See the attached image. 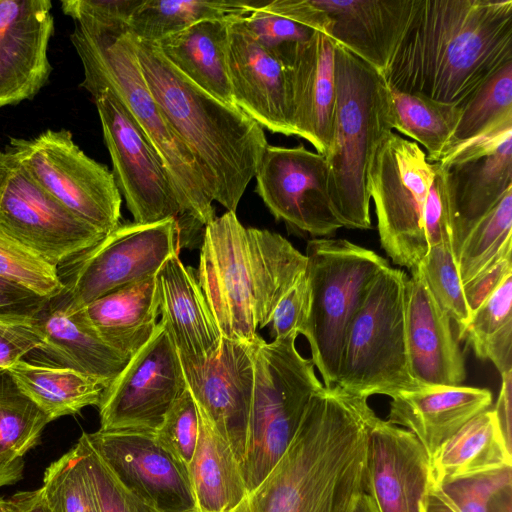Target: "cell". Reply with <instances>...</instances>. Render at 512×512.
I'll list each match as a JSON object with an SVG mask.
<instances>
[{"mask_svg": "<svg viewBox=\"0 0 512 512\" xmlns=\"http://www.w3.org/2000/svg\"><path fill=\"white\" fill-rule=\"evenodd\" d=\"M378 418L368 398L323 386L286 452L233 512H353L368 492Z\"/></svg>", "mask_w": 512, "mask_h": 512, "instance_id": "1", "label": "cell"}, {"mask_svg": "<svg viewBox=\"0 0 512 512\" xmlns=\"http://www.w3.org/2000/svg\"><path fill=\"white\" fill-rule=\"evenodd\" d=\"M512 62V0H414L382 74L388 87L460 107Z\"/></svg>", "mask_w": 512, "mask_h": 512, "instance_id": "2", "label": "cell"}, {"mask_svg": "<svg viewBox=\"0 0 512 512\" xmlns=\"http://www.w3.org/2000/svg\"><path fill=\"white\" fill-rule=\"evenodd\" d=\"M307 259L286 238L246 228L227 211L204 227L197 279L222 338L251 341L268 326Z\"/></svg>", "mask_w": 512, "mask_h": 512, "instance_id": "3", "label": "cell"}, {"mask_svg": "<svg viewBox=\"0 0 512 512\" xmlns=\"http://www.w3.org/2000/svg\"><path fill=\"white\" fill-rule=\"evenodd\" d=\"M131 39L150 92L197 162L211 198L236 212L268 145L263 128L192 83L156 43Z\"/></svg>", "mask_w": 512, "mask_h": 512, "instance_id": "4", "label": "cell"}, {"mask_svg": "<svg viewBox=\"0 0 512 512\" xmlns=\"http://www.w3.org/2000/svg\"><path fill=\"white\" fill-rule=\"evenodd\" d=\"M334 72L332 140L324 155L330 203L342 227L369 229V170L392 132L389 90L381 74L337 43Z\"/></svg>", "mask_w": 512, "mask_h": 512, "instance_id": "5", "label": "cell"}, {"mask_svg": "<svg viewBox=\"0 0 512 512\" xmlns=\"http://www.w3.org/2000/svg\"><path fill=\"white\" fill-rule=\"evenodd\" d=\"M70 38L83 66L80 86L92 96L107 89L120 101L163 162L185 216L205 227L216 217L214 201L197 162L150 92L131 36L75 25Z\"/></svg>", "mask_w": 512, "mask_h": 512, "instance_id": "6", "label": "cell"}, {"mask_svg": "<svg viewBox=\"0 0 512 512\" xmlns=\"http://www.w3.org/2000/svg\"><path fill=\"white\" fill-rule=\"evenodd\" d=\"M298 335L253 339L254 387L241 473L252 492L291 444L312 397L323 387L311 359L296 348Z\"/></svg>", "mask_w": 512, "mask_h": 512, "instance_id": "7", "label": "cell"}, {"mask_svg": "<svg viewBox=\"0 0 512 512\" xmlns=\"http://www.w3.org/2000/svg\"><path fill=\"white\" fill-rule=\"evenodd\" d=\"M402 269L388 266L373 281L345 336L335 386L369 398L419 388L406 339V283Z\"/></svg>", "mask_w": 512, "mask_h": 512, "instance_id": "8", "label": "cell"}, {"mask_svg": "<svg viewBox=\"0 0 512 512\" xmlns=\"http://www.w3.org/2000/svg\"><path fill=\"white\" fill-rule=\"evenodd\" d=\"M310 312L305 338L326 388L335 386L347 329L375 278L389 265L373 250L346 239L307 243Z\"/></svg>", "mask_w": 512, "mask_h": 512, "instance_id": "9", "label": "cell"}, {"mask_svg": "<svg viewBox=\"0 0 512 512\" xmlns=\"http://www.w3.org/2000/svg\"><path fill=\"white\" fill-rule=\"evenodd\" d=\"M179 235L176 219L119 224L57 267L62 291L49 305L73 313L112 291L155 276L178 253Z\"/></svg>", "mask_w": 512, "mask_h": 512, "instance_id": "10", "label": "cell"}, {"mask_svg": "<svg viewBox=\"0 0 512 512\" xmlns=\"http://www.w3.org/2000/svg\"><path fill=\"white\" fill-rule=\"evenodd\" d=\"M435 173V163L413 141L393 131L379 145L369 170L382 248L396 265L417 267L429 246L424 209Z\"/></svg>", "mask_w": 512, "mask_h": 512, "instance_id": "11", "label": "cell"}, {"mask_svg": "<svg viewBox=\"0 0 512 512\" xmlns=\"http://www.w3.org/2000/svg\"><path fill=\"white\" fill-rule=\"evenodd\" d=\"M8 149L34 180L71 213L104 234L120 224L121 193L112 171L86 155L65 129H48Z\"/></svg>", "mask_w": 512, "mask_h": 512, "instance_id": "12", "label": "cell"}, {"mask_svg": "<svg viewBox=\"0 0 512 512\" xmlns=\"http://www.w3.org/2000/svg\"><path fill=\"white\" fill-rule=\"evenodd\" d=\"M0 229L56 268L106 235L61 205L6 148L0 151Z\"/></svg>", "mask_w": 512, "mask_h": 512, "instance_id": "13", "label": "cell"}, {"mask_svg": "<svg viewBox=\"0 0 512 512\" xmlns=\"http://www.w3.org/2000/svg\"><path fill=\"white\" fill-rule=\"evenodd\" d=\"M176 346L162 321L119 375L103 390L101 430L155 432L186 390Z\"/></svg>", "mask_w": 512, "mask_h": 512, "instance_id": "14", "label": "cell"}, {"mask_svg": "<svg viewBox=\"0 0 512 512\" xmlns=\"http://www.w3.org/2000/svg\"><path fill=\"white\" fill-rule=\"evenodd\" d=\"M93 98L112 173L133 222L178 221L185 216L163 162L126 108L107 89Z\"/></svg>", "mask_w": 512, "mask_h": 512, "instance_id": "15", "label": "cell"}, {"mask_svg": "<svg viewBox=\"0 0 512 512\" xmlns=\"http://www.w3.org/2000/svg\"><path fill=\"white\" fill-rule=\"evenodd\" d=\"M255 178V191L275 219L312 236H327L342 228L330 203L324 155L303 145L268 144Z\"/></svg>", "mask_w": 512, "mask_h": 512, "instance_id": "16", "label": "cell"}, {"mask_svg": "<svg viewBox=\"0 0 512 512\" xmlns=\"http://www.w3.org/2000/svg\"><path fill=\"white\" fill-rule=\"evenodd\" d=\"M449 176L452 248L512 189V127L497 123L453 145L438 161Z\"/></svg>", "mask_w": 512, "mask_h": 512, "instance_id": "17", "label": "cell"}, {"mask_svg": "<svg viewBox=\"0 0 512 512\" xmlns=\"http://www.w3.org/2000/svg\"><path fill=\"white\" fill-rule=\"evenodd\" d=\"M155 432H83L117 480L158 512L197 510L187 465L162 447Z\"/></svg>", "mask_w": 512, "mask_h": 512, "instance_id": "18", "label": "cell"}, {"mask_svg": "<svg viewBox=\"0 0 512 512\" xmlns=\"http://www.w3.org/2000/svg\"><path fill=\"white\" fill-rule=\"evenodd\" d=\"M254 339V338H253ZM253 339L222 338L209 359L180 358L188 390L241 465L254 387Z\"/></svg>", "mask_w": 512, "mask_h": 512, "instance_id": "19", "label": "cell"}, {"mask_svg": "<svg viewBox=\"0 0 512 512\" xmlns=\"http://www.w3.org/2000/svg\"><path fill=\"white\" fill-rule=\"evenodd\" d=\"M51 9L49 0H0V108L32 99L47 84Z\"/></svg>", "mask_w": 512, "mask_h": 512, "instance_id": "20", "label": "cell"}, {"mask_svg": "<svg viewBox=\"0 0 512 512\" xmlns=\"http://www.w3.org/2000/svg\"><path fill=\"white\" fill-rule=\"evenodd\" d=\"M237 17L229 23L228 71L235 105L262 128L295 136L282 64Z\"/></svg>", "mask_w": 512, "mask_h": 512, "instance_id": "21", "label": "cell"}, {"mask_svg": "<svg viewBox=\"0 0 512 512\" xmlns=\"http://www.w3.org/2000/svg\"><path fill=\"white\" fill-rule=\"evenodd\" d=\"M335 42L315 31L284 67L294 135L325 155L331 145L336 100Z\"/></svg>", "mask_w": 512, "mask_h": 512, "instance_id": "22", "label": "cell"}, {"mask_svg": "<svg viewBox=\"0 0 512 512\" xmlns=\"http://www.w3.org/2000/svg\"><path fill=\"white\" fill-rule=\"evenodd\" d=\"M406 283V339L412 375L420 387L457 386L466 378L465 361L452 321L432 296L419 265Z\"/></svg>", "mask_w": 512, "mask_h": 512, "instance_id": "23", "label": "cell"}, {"mask_svg": "<svg viewBox=\"0 0 512 512\" xmlns=\"http://www.w3.org/2000/svg\"><path fill=\"white\" fill-rule=\"evenodd\" d=\"M312 1L330 20L329 37L381 75L414 8V0Z\"/></svg>", "mask_w": 512, "mask_h": 512, "instance_id": "24", "label": "cell"}, {"mask_svg": "<svg viewBox=\"0 0 512 512\" xmlns=\"http://www.w3.org/2000/svg\"><path fill=\"white\" fill-rule=\"evenodd\" d=\"M492 400L485 388L423 386L392 397L386 420L409 431L429 461L468 421L489 409Z\"/></svg>", "mask_w": 512, "mask_h": 512, "instance_id": "25", "label": "cell"}, {"mask_svg": "<svg viewBox=\"0 0 512 512\" xmlns=\"http://www.w3.org/2000/svg\"><path fill=\"white\" fill-rule=\"evenodd\" d=\"M428 458L407 430L378 418L371 432L368 493L378 512H419Z\"/></svg>", "mask_w": 512, "mask_h": 512, "instance_id": "26", "label": "cell"}, {"mask_svg": "<svg viewBox=\"0 0 512 512\" xmlns=\"http://www.w3.org/2000/svg\"><path fill=\"white\" fill-rule=\"evenodd\" d=\"M160 321L180 358L200 361L219 349L222 336L199 285L195 270L176 253L156 274Z\"/></svg>", "mask_w": 512, "mask_h": 512, "instance_id": "27", "label": "cell"}, {"mask_svg": "<svg viewBox=\"0 0 512 512\" xmlns=\"http://www.w3.org/2000/svg\"><path fill=\"white\" fill-rule=\"evenodd\" d=\"M32 327L43 342L32 353L38 355L33 362L73 369L98 380L105 388L131 358L100 340L75 313L49 303Z\"/></svg>", "mask_w": 512, "mask_h": 512, "instance_id": "28", "label": "cell"}, {"mask_svg": "<svg viewBox=\"0 0 512 512\" xmlns=\"http://www.w3.org/2000/svg\"><path fill=\"white\" fill-rule=\"evenodd\" d=\"M73 313L100 340L131 357L158 325L156 275L112 291Z\"/></svg>", "mask_w": 512, "mask_h": 512, "instance_id": "29", "label": "cell"}, {"mask_svg": "<svg viewBox=\"0 0 512 512\" xmlns=\"http://www.w3.org/2000/svg\"><path fill=\"white\" fill-rule=\"evenodd\" d=\"M232 19L201 21L156 44L174 68L192 83L218 100L237 107L227 59Z\"/></svg>", "mask_w": 512, "mask_h": 512, "instance_id": "30", "label": "cell"}, {"mask_svg": "<svg viewBox=\"0 0 512 512\" xmlns=\"http://www.w3.org/2000/svg\"><path fill=\"white\" fill-rule=\"evenodd\" d=\"M512 467V449L494 410L468 421L428 461L429 484L473 477Z\"/></svg>", "mask_w": 512, "mask_h": 512, "instance_id": "31", "label": "cell"}, {"mask_svg": "<svg viewBox=\"0 0 512 512\" xmlns=\"http://www.w3.org/2000/svg\"><path fill=\"white\" fill-rule=\"evenodd\" d=\"M197 409L199 434L187 465L197 510L233 512L247 495L240 464L229 444Z\"/></svg>", "mask_w": 512, "mask_h": 512, "instance_id": "32", "label": "cell"}, {"mask_svg": "<svg viewBox=\"0 0 512 512\" xmlns=\"http://www.w3.org/2000/svg\"><path fill=\"white\" fill-rule=\"evenodd\" d=\"M7 370L20 389L50 418L74 415L98 406L105 387L70 368L21 359Z\"/></svg>", "mask_w": 512, "mask_h": 512, "instance_id": "33", "label": "cell"}, {"mask_svg": "<svg viewBox=\"0 0 512 512\" xmlns=\"http://www.w3.org/2000/svg\"><path fill=\"white\" fill-rule=\"evenodd\" d=\"M264 0H143L133 13L127 33L156 43L205 20L242 17L266 6Z\"/></svg>", "mask_w": 512, "mask_h": 512, "instance_id": "34", "label": "cell"}, {"mask_svg": "<svg viewBox=\"0 0 512 512\" xmlns=\"http://www.w3.org/2000/svg\"><path fill=\"white\" fill-rule=\"evenodd\" d=\"M388 90L392 130L414 139L426 149L429 162H438L453 144L460 107L421 94Z\"/></svg>", "mask_w": 512, "mask_h": 512, "instance_id": "35", "label": "cell"}, {"mask_svg": "<svg viewBox=\"0 0 512 512\" xmlns=\"http://www.w3.org/2000/svg\"><path fill=\"white\" fill-rule=\"evenodd\" d=\"M458 338L500 375L512 370V275L472 312Z\"/></svg>", "mask_w": 512, "mask_h": 512, "instance_id": "36", "label": "cell"}, {"mask_svg": "<svg viewBox=\"0 0 512 512\" xmlns=\"http://www.w3.org/2000/svg\"><path fill=\"white\" fill-rule=\"evenodd\" d=\"M512 253V189L470 230L457 254L463 285L500 257Z\"/></svg>", "mask_w": 512, "mask_h": 512, "instance_id": "37", "label": "cell"}, {"mask_svg": "<svg viewBox=\"0 0 512 512\" xmlns=\"http://www.w3.org/2000/svg\"><path fill=\"white\" fill-rule=\"evenodd\" d=\"M51 420L0 368V455L24 457L35 448Z\"/></svg>", "mask_w": 512, "mask_h": 512, "instance_id": "38", "label": "cell"}, {"mask_svg": "<svg viewBox=\"0 0 512 512\" xmlns=\"http://www.w3.org/2000/svg\"><path fill=\"white\" fill-rule=\"evenodd\" d=\"M508 485H512L511 467L439 484L427 483L419 500V512H487L494 493Z\"/></svg>", "mask_w": 512, "mask_h": 512, "instance_id": "39", "label": "cell"}, {"mask_svg": "<svg viewBox=\"0 0 512 512\" xmlns=\"http://www.w3.org/2000/svg\"><path fill=\"white\" fill-rule=\"evenodd\" d=\"M41 489L51 512H99L77 442L45 469Z\"/></svg>", "mask_w": 512, "mask_h": 512, "instance_id": "40", "label": "cell"}, {"mask_svg": "<svg viewBox=\"0 0 512 512\" xmlns=\"http://www.w3.org/2000/svg\"><path fill=\"white\" fill-rule=\"evenodd\" d=\"M511 114L512 62L500 68L460 106V118L452 146L472 138L502 117Z\"/></svg>", "mask_w": 512, "mask_h": 512, "instance_id": "41", "label": "cell"}, {"mask_svg": "<svg viewBox=\"0 0 512 512\" xmlns=\"http://www.w3.org/2000/svg\"><path fill=\"white\" fill-rule=\"evenodd\" d=\"M419 267L435 301L457 325L460 335L471 317V312L465 299L452 246L440 244L429 247Z\"/></svg>", "mask_w": 512, "mask_h": 512, "instance_id": "42", "label": "cell"}, {"mask_svg": "<svg viewBox=\"0 0 512 512\" xmlns=\"http://www.w3.org/2000/svg\"><path fill=\"white\" fill-rule=\"evenodd\" d=\"M0 276L48 298L62 291L57 268L0 229Z\"/></svg>", "mask_w": 512, "mask_h": 512, "instance_id": "43", "label": "cell"}, {"mask_svg": "<svg viewBox=\"0 0 512 512\" xmlns=\"http://www.w3.org/2000/svg\"><path fill=\"white\" fill-rule=\"evenodd\" d=\"M77 443L99 512H158L128 491L117 480L83 434Z\"/></svg>", "mask_w": 512, "mask_h": 512, "instance_id": "44", "label": "cell"}, {"mask_svg": "<svg viewBox=\"0 0 512 512\" xmlns=\"http://www.w3.org/2000/svg\"><path fill=\"white\" fill-rule=\"evenodd\" d=\"M255 39L285 67L296 47L307 41L314 30L283 16L259 8L243 17Z\"/></svg>", "mask_w": 512, "mask_h": 512, "instance_id": "45", "label": "cell"}, {"mask_svg": "<svg viewBox=\"0 0 512 512\" xmlns=\"http://www.w3.org/2000/svg\"><path fill=\"white\" fill-rule=\"evenodd\" d=\"M143 0H64L62 12L87 32L121 35Z\"/></svg>", "mask_w": 512, "mask_h": 512, "instance_id": "46", "label": "cell"}, {"mask_svg": "<svg viewBox=\"0 0 512 512\" xmlns=\"http://www.w3.org/2000/svg\"><path fill=\"white\" fill-rule=\"evenodd\" d=\"M199 434L196 402L188 388L168 410L161 426L155 431L156 441L186 465L192 459Z\"/></svg>", "mask_w": 512, "mask_h": 512, "instance_id": "47", "label": "cell"}, {"mask_svg": "<svg viewBox=\"0 0 512 512\" xmlns=\"http://www.w3.org/2000/svg\"><path fill=\"white\" fill-rule=\"evenodd\" d=\"M435 163V173L424 209V230L429 247L452 246V205L446 168Z\"/></svg>", "mask_w": 512, "mask_h": 512, "instance_id": "48", "label": "cell"}, {"mask_svg": "<svg viewBox=\"0 0 512 512\" xmlns=\"http://www.w3.org/2000/svg\"><path fill=\"white\" fill-rule=\"evenodd\" d=\"M310 312V288L304 271L278 301L269 325L273 339L305 334Z\"/></svg>", "mask_w": 512, "mask_h": 512, "instance_id": "49", "label": "cell"}, {"mask_svg": "<svg viewBox=\"0 0 512 512\" xmlns=\"http://www.w3.org/2000/svg\"><path fill=\"white\" fill-rule=\"evenodd\" d=\"M50 298L0 276V323L32 326Z\"/></svg>", "mask_w": 512, "mask_h": 512, "instance_id": "50", "label": "cell"}, {"mask_svg": "<svg viewBox=\"0 0 512 512\" xmlns=\"http://www.w3.org/2000/svg\"><path fill=\"white\" fill-rule=\"evenodd\" d=\"M511 254L500 257L463 285L465 299L471 314L507 277L512 275Z\"/></svg>", "mask_w": 512, "mask_h": 512, "instance_id": "51", "label": "cell"}, {"mask_svg": "<svg viewBox=\"0 0 512 512\" xmlns=\"http://www.w3.org/2000/svg\"><path fill=\"white\" fill-rule=\"evenodd\" d=\"M42 339L32 326L0 323V368L7 369L42 345Z\"/></svg>", "mask_w": 512, "mask_h": 512, "instance_id": "52", "label": "cell"}, {"mask_svg": "<svg viewBox=\"0 0 512 512\" xmlns=\"http://www.w3.org/2000/svg\"><path fill=\"white\" fill-rule=\"evenodd\" d=\"M502 383L494 412L497 416L503 436L511 446L512 424V370L501 375Z\"/></svg>", "mask_w": 512, "mask_h": 512, "instance_id": "53", "label": "cell"}, {"mask_svg": "<svg viewBox=\"0 0 512 512\" xmlns=\"http://www.w3.org/2000/svg\"><path fill=\"white\" fill-rule=\"evenodd\" d=\"M11 498L16 503L19 512H51L41 487L36 490L17 492Z\"/></svg>", "mask_w": 512, "mask_h": 512, "instance_id": "54", "label": "cell"}, {"mask_svg": "<svg viewBox=\"0 0 512 512\" xmlns=\"http://www.w3.org/2000/svg\"><path fill=\"white\" fill-rule=\"evenodd\" d=\"M24 468L23 457L0 455V488L19 482L23 478Z\"/></svg>", "mask_w": 512, "mask_h": 512, "instance_id": "55", "label": "cell"}, {"mask_svg": "<svg viewBox=\"0 0 512 512\" xmlns=\"http://www.w3.org/2000/svg\"><path fill=\"white\" fill-rule=\"evenodd\" d=\"M487 512H512V485L494 493L488 503Z\"/></svg>", "mask_w": 512, "mask_h": 512, "instance_id": "56", "label": "cell"}, {"mask_svg": "<svg viewBox=\"0 0 512 512\" xmlns=\"http://www.w3.org/2000/svg\"><path fill=\"white\" fill-rule=\"evenodd\" d=\"M353 512H378L372 496L367 492L362 495Z\"/></svg>", "mask_w": 512, "mask_h": 512, "instance_id": "57", "label": "cell"}, {"mask_svg": "<svg viewBox=\"0 0 512 512\" xmlns=\"http://www.w3.org/2000/svg\"><path fill=\"white\" fill-rule=\"evenodd\" d=\"M0 512H19V509L12 498L0 497Z\"/></svg>", "mask_w": 512, "mask_h": 512, "instance_id": "58", "label": "cell"}, {"mask_svg": "<svg viewBox=\"0 0 512 512\" xmlns=\"http://www.w3.org/2000/svg\"><path fill=\"white\" fill-rule=\"evenodd\" d=\"M189 512H202V511H199V510H194V511H189Z\"/></svg>", "mask_w": 512, "mask_h": 512, "instance_id": "59", "label": "cell"}]
</instances>
